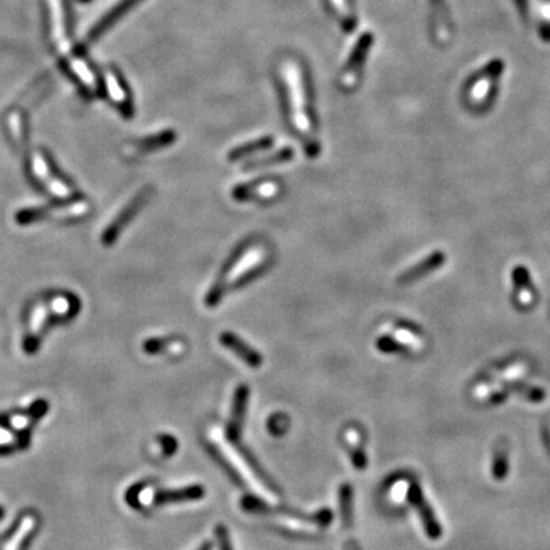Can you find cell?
Masks as SVG:
<instances>
[{"instance_id": "cell-1", "label": "cell", "mask_w": 550, "mask_h": 550, "mask_svg": "<svg viewBox=\"0 0 550 550\" xmlns=\"http://www.w3.org/2000/svg\"><path fill=\"white\" fill-rule=\"evenodd\" d=\"M407 497L413 508L418 510V514L422 520V525L425 527V532L428 534V537L431 539H439V537H442V527L439 525L436 515H434V510L428 505L425 497H423L419 485H410L407 491Z\"/></svg>"}, {"instance_id": "cell-2", "label": "cell", "mask_w": 550, "mask_h": 550, "mask_svg": "<svg viewBox=\"0 0 550 550\" xmlns=\"http://www.w3.org/2000/svg\"><path fill=\"white\" fill-rule=\"evenodd\" d=\"M147 199H149V190H144L130 202L127 207L121 211V213L117 216V219H115L108 228H105L104 234H103V244L105 246H110L115 240L118 239V236L121 234V231L130 224V220L133 216H137L139 213V210L144 207V204H146Z\"/></svg>"}, {"instance_id": "cell-3", "label": "cell", "mask_w": 550, "mask_h": 550, "mask_svg": "<svg viewBox=\"0 0 550 550\" xmlns=\"http://www.w3.org/2000/svg\"><path fill=\"white\" fill-rule=\"evenodd\" d=\"M47 316H50V307L45 303H38L33 307L30 315V324H28V335L23 343V347L28 353H34L38 349V341H40V338L45 332Z\"/></svg>"}, {"instance_id": "cell-4", "label": "cell", "mask_w": 550, "mask_h": 550, "mask_svg": "<svg viewBox=\"0 0 550 550\" xmlns=\"http://www.w3.org/2000/svg\"><path fill=\"white\" fill-rule=\"evenodd\" d=\"M220 343L222 345H225L228 350L234 352L236 356H239L240 360L245 361L248 365L253 367V369H257L262 364V355L256 352L253 347H249L246 343H244L240 338L231 332H224L220 335Z\"/></svg>"}, {"instance_id": "cell-5", "label": "cell", "mask_w": 550, "mask_h": 550, "mask_svg": "<svg viewBox=\"0 0 550 550\" xmlns=\"http://www.w3.org/2000/svg\"><path fill=\"white\" fill-rule=\"evenodd\" d=\"M205 497V489L200 485H191L187 488L173 489V491H159L154 495V503L164 506V505H175V503H183V501H195Z\"/></svg>"}, {"instance_id": "cell-6", "label": "cell", "mask_w": 550, "mask_h": 550, "mask_svg": "<svg viewBox=\"0 0 550 550\" xmlns=\"http://www.w3.org/2000/svg\"><path fill=\"white\" fill-rule=\"evenodd\" d=\"M246 401H248V389L242 385V387H239L236 391L233 414H231V422L228 425V437L233 440H237L240 436V431H242L245 411H246Z\"/></svg>"}, {"instance_id": "cell-7", "label": "cell", "mask_w": 550, "mask_h": 550, "mask_svg": "<svg viewBox=\"0 0 550 550\" xmlns=\"http://www.w3.org/2000/svg\"><path fill=\"white\" fill-rule=\"evenodd\" d=\"M443 262H445V256H443V253H434L428 258L422 260L419 265L413 266L411 269H408L407 273L402 274L399 277V283H403V285L411 283V282H414V280H418V278L423 277L425 274L431 273L432 269L439 268Z\"/></svg>"}, {"instance_id": "cell-8", "label": "cell", "mask_w": 550, "mask_h": 550, "mask_svg": "<svg viewBox=\"0 0 550 550\" xmlns=\"http://www.w3.org/2000/svg\"><path fill=\"white\" fill-rule=\"evenodd\" d=\"M277 191H278V187L273 182L262 183V185H258V187H251V185L245 187L244 185V187H237L234 190V199L249 200V199L256 197V195H258L257 197H271L275 195Z\"/></svg>"}, {"instance_id": "cell-9", "label": "cell", "mask_w": 550, "mask_h": 550, "mask_svg": "<svg viewBox=\"0 0 550 550\" xmlns=\"http://www.w3.org/2000/svg\"><path fill=\"white\" fill-rule=\"evenodd\" d=\"M50 307L55 316L69 318L79 311V302H76V298H72L69 295H57L51 298Z\"/></svg>"}, {"instance_id": "cell-10", "label": "cell", "mask_w": 550, "mask_h": 550, "mask_svg": "<svg viewBox=\"0 0 550 550\" xmlns=\"http://www.w3.org/2000/svg\"><path fill=\"white\" fill-rule=\"evenodd\" d=\"M269 146H273V138H262V139H257V141H253L246 144V146H242L236 149L234 151L229 153V159L231 161H239L242 159L244 156H246V154L249 153H254L257 150H263V149H268Z\"/></svg>"}, {"instance_id": "cell-11", "label": "cell", "mask_w": 550, "mask_h": 550, "mask_svg": "<svg viewBox=\"0 0 550 550\" xmlns=\"http://www.w3.org/2000/svg\"><path fill=\"white\" fill-rule=\"evenodd\" d=\"M173 141H175V133H173V132H166V133L158 134V137L142 139V141L138 144V149H139L141 151L156 150V149H161V147H164V146H168V144L173 142Z\"/></svg>"}, {"instance_id": "cell-12", "label": "cell", "mask_w": 550, "mask_h": 550, "mask_svg": "<svg viewBox=\"0 0 550 550\" xmlns=\"http://www.w3.org/2000/svg\"><path fill=\"white\" fill-rule=\"evenodd\" d=\"M394 338H396V340L402 345L408 347V349H411V350H416L418 352L423 347L422 340L416 333L410 332L408 329H402V327H398V329H394Z\"/></svg>"}, {"instance_id": "cell-13", "label": "cell", "mask_w": 550, "mask_h": 550, "mask_svg": "<svg viewBox=\"0 0 550 550\" xmlns=\"http://www.w3.org/2000/svg\"><path fill=\"white\" fill-rule=\"evenodd\" d=\"M88 211H89V204H88V202H86V200H79V202H75V204H72L71 207L62 208L59 217L60 219H67V220H75V219L83 217L86 213H88Z\"/></svg>"}, {"instance_id": "cell-14", "label": "cell", "mask_w": 550, "mask_h": 550, "mask_svg": "<svg viewBox=\"0 0 550 550\" xmlns=\"http://www.w3.org/2000/svg\"><path fill=\"white\" fill-rule=\"evenodd\" d=\"M46 213H47L46 208H26V210H22L21 213H17L16 217L21 225H28V224H33V222L43 219Z\"/></svg>"}, {"instance_id": "cell-15", "label": "cell", "mask_w": 550, "mask_h": 550, "mask_svg": "<svg viewBox=\"0 0 550 550\" xmlns=\"http://www.w3.org/2000/svg\"><path fill=\"white\" fill-rule=\"evenodd\" d=\"M506 471H508V452H506V448H503V449H498L497 451V456H495V460H494V476H495V479L497 480L505 479Z\"/></svg>"}, {"instance_id": "cell-16", "label": "cell", "mask_w": 550, "mask_h": 550, "mask_svg": "<svg viewBox=\"0 0 550 550\" xmlns=\"http://www.w3.org/2000/svg\"><path fill=\"white\" fill-rule=\"evenodd\" d=\"M179 344L181 343H171L170 340H149V341H146V344H144V350L150 355H154V353L162 352L166 349L173 350V347L179 345Z\"/></svg>"}, {"instance_id": "cell-17", "label": "cell", "mask_w": 550, "mask_h": 550, "mask_svg": "<svg viewBox=\"0 0 550 550\" xmlns=\"http://www.w3.org/2000/svg\"><path fill=\"white\" fill-rule=\"evenodd\" d=\"M292 158V150L291 149H285L282 151L275 153L274 156L271 158H265V161H254L251 162L248 167H254V166H266V164H274V162H283V161H289Z\"/></svg>"}, {"instance_id": "cell-18", "label": "cell", "mask_w": 550, "mask_h": 550, "mask_svg": "<svg viewBox=\"0 0 550 550\" xmlns=\"http://www.w3.org/2000/svg\"><path fill=\"white\" fill-rule=\"evenodd\" d=\"M526 373H527L526 364H515L512 367H509L508 370H505L503 374H500V378H503L506 381H512V379L521 378V376H525Z\"/></svg>"}, {"instance_id": "cell-19", "label": "cell", "mask_w": 550, "mask_h": 550, "mask_svg": "<svg viewBox=\"0 0 550 550\" xmlns=\"http://www.w3.org/2000/svg\"><path fill=\"white\" fill-rule=\"evenodd\" d=\"M216 537H217V542H219V550H233L229 534L224 525H219L216 527Z\"/></svg>"}, {"instance_id": "cell-20", "label": "cell", "mask_w": 550, "mask_h": 550, "mask_svg": "<svg viewBox=\"0 0 550 550\" xmlns=\"http://www.w3.org/2000/svg\"><path fill=\"white\" fill-rule=\"evenodd\" d=\"M494 390H500V385H491V384H480L479 387L474 389V398L479 401L488 399Z\"/></svg>"}, {"instance_id": "cell-21", "label": "cell", "mask_w": 550, "mask_h": 550, "mask_svg": "<svg viewBox=\"0 0 550 550\" xmlns=\"http://www.w3.org/2000/svg\"><path fill=\"white\" fill-rule=\"evenodd\" d=\"M28 529H30V526H28V525H22V527L18 529V532H17V534H16V537L13 538L11 544H9V546L6 547V550H16V549H17V546L23 542V537H26V534H28Z\"/></svg>"}, {"instance_id": "cell-22", "label": "cell", "mask_w": 550, "mask_h": 550, "mask_svg": "<svg viewBox=\"0 0 550 550\" xmlns=\"http://www.w3.org/2000/svg\"><path fill=\"white\" fill-rule=\"evenodd\" d=\"M211 549H213V544H211V543H204L197 550H211Z\"/></svg>"}, {"instance_id": "cell-23", "label": "cell", "mask_w": 550, "mask_h": 550, "mask_svg": "<svg viewBox=\"0 0 550 550\" xmlns=\"http://www.w3.org/2000/svg\"><path fill=\"white\" fill-rule=\"evenodd\" d=\"M345 550H358V547H356V544H349L345 547Z\"/></svg>"}, {"instance_id": "cell-24", "label": "cell", "mask_w": 550, "mask_h": 550, "mask_svg": "<svg viewBox=\"0 0 550 550\" xmlns=\"http://www.w3.org/2000/svg\"><path fill=\"white\" fill-rule=\"evenodd\" d=\"M4 517H5V510H4V508H2V506H0V521L4 520Z\"/></svg>"}]
</instances>
